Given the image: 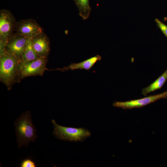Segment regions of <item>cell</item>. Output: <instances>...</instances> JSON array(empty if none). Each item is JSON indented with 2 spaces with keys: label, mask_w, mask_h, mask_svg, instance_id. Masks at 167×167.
Masks as SVG:
<instances>
[{
  "label": "cell",
  "mask_w": 167,
  "mask_h": 167,
  "mask_svg": "<svg viewBox=\"0 0 167 167\" xmlns=\"http://www.w3.org/2000/svg\"><path fill=\"white\" fill-rule=\"evenodd\" d=\"M21 70L20 62L14 56L6 54L0 56V81L8 90L21 81Z\"/></svg>",
  "instance_id": "6da1fadb"
},
{
  "label": "cell",
  "mask_w": 167,
  "mask_h": 167,
  "mask_svg": "<svg viewBox=\"0 0 167 167\" xmlns=\"http://www.w3.org/2000/svg\"><path fill=\"white\" fill-rule=\"evenodd\" d=\"M30 111L23 112L18 117L14 122L17 143L19 148L23 146L28 147L31 142H35L38 136L36 135V129L34 126Z\"/></svg>",
  "instance_id": "7a4b0ae2"
},
{
  "label": "cell",
  "mask_w": 167,
  "mask_h": 167,
  "mask_svg": "<svg viewBox=\"0 0 167 167\" xmlns=\"http://www.w3.org/2000/svg\"><path fill=\"white\" fill-rule=\"evenodd\" d=\"M51 122L54 127L53 135L59 139L71 142H81L91 135L90 132L84 128L65 127L58 124L54 119Z\"/></svg>",
  "instance_id": "3957f363"
},
{
  "label": "cell",
  "mask_w": 167,
  "mask_h": 167,
  "mask_svg": "<svg viewBox=\"0 0 167 167\" xmlns=\"http://www.w3.org/2000/svg\"><path fill=\"white\" fill-rule=\"evenodd\" d=\"M14 16L9 10L0 11V56L5 54L7 41L11 35L16 24Z\"/></svg>",
  "instance_id": "277c9868"
},
{
  "label": "cell",
  "mask_w": 167,
  "mask_h": 167,
  "mask_svg": "<svg viewBox=\"0 0 167 167\" xmlns=\"http://www.w3.org/2000/svg\"><path fill=\"white\" fill-rule=\"evenodd\" d=\"M27 39L17 33L12 34L6 43L5 53L15 57L20 62Z\"/></svg>",
  "instance_id": "5b68a950"
},
{
  "label": "cell",
  "mask_w": 167,
  "mask_h": 167,
  "mask_svg": "<svg viewBox=\"0 0 167 167\" xmlns=\"http://www.w3.org/2000/svg\"><path fill=\"white\" fill-rule=\"evenodd\" d=\"M14 29L16 33L27 39H32L43 32V28L34 19L21 20L16 23Z\"/></svg>",
  "instance_id": "8992f818"
},
{
  "label": "cell",
  "mask_w": 167,
  "mask_h": 167,
  "mask_svg": "<svg viewBox=\"0 0 167 167\" xmlns=\"http://www.w3.org/2000/svg\"><path fill=\"white\" fill-rule=\"evenodd\" d=\"M161 99H167V91L160 94L150 95L141 99L123 102L115 101L113 105L124 109L139 108Z\"/></svg>",
  "instance_id": "52a82bcc"
},
{
  "label": "cell",
  "mask_w": 167,
  "mask_h": 167,
  "mask_svg": "<svg viewBox=\"0 0 167 167\" xmlns=\"http://www.w3.org/2000/svg\"><path fill=\"white\" fill-rule=\"evenodd\" d=\"M48 59L38 58L26 63L21 64V80L28 77L42 76L47 70L46 66Z\"/></svg>",
  "instance_id": "ba28073f"
},
{
  "label": "cell",
  "mask_w": 167,
  "mask_h": 167,
  "mask_svg": "<svg viewBox=\"0 0 167 167\" xmlns=\"http://www.w3.org/2000/svg\"><path fill=\"white\" fill-rule=\"evenodd\" d=\"M34 49L38 57L41 58H47L50 51V41L43 32L31 39Z\"/></svg>",
  "instance_id": "9c48e42d"
},
{
  "label": "cell",
  "mask_w": 167,
  "mask_h": 167,
  "mask_svg": "<svg viewBox=\"0 0 167 167\" xmlns=\"http://www.w3.org/2000/svg\"><path fill=\"white\" fill-rule=\"evenodd\" d=\"M101 59V57L99 55H97L78 63H71L69 65L61 68H56L51 70L48 69L47 70L49 71L59 70L62 72L76 69H84L89 71L98 61H100Z\"/></svg>",
  "instance_id": "30bf717a"
},
{
  "label": "cell",
  "mask_w": 167,
  "mask_h": 167,
  "mask_svg": "<svg viewBox=\"0 0 167 167\" xmlns=\"http://www.w3.org/2000/svg\"><path fill=\"white\" fill-rule=\"evenodd\" d=\"M167 80V69L156 80L148 86L143 88L142 94L147 96L149 93L161 89Z\"/></svg>",
  "instance_id": "8fae6325"
},
{
  "label": "cell",
  "mask_w": 167,
  "mask_h": 167,
  "mask_svg": "<svg viewBox=\"0 0 167 167\" xmlns=\"http://www.w3.org/2000/svg\"><path fill=\"white\" fill-rule=\"evenodd\" d=\"M39 58L33 48L31 39H27L24 52L20 62L23 64Z\"/></svg>",
  "instance_id": "7c38bea8"
},
{
  "label": "cell",
  "mask_w": 167,
  "mask_h": 167,
  "mask_svg": "<svg viewBox=\"0 0 167 167\" xmlns=\"http://www.w3.org/2000/svg\"><path fill=\"white\" fill-rule=\"evenodd\" d=\"M79 11V15L84 20L88 19L91 11L89 0H74Z\"/></svg>",
  "instance_id": "4fadbf2b"
},
{
  "label": "cell",
  "mask_w": 167,
  "mask_h": 167,
  "mask_svg": "<svg viewBox=\"0 0 167 167\" xmlns=\"http://www.w3.org/2000/svg\"><path fill=\"white\" fill-rule=\"evenodd\" d=\"M20 167H36V165L35 162L30 158L23 160L20 164Z\"/></svg>",
  "instance_id": "5bb4252c"
},
{
  "label": "cell",
  "mask_w": 167,
  "mask_h": 167,
  "mask_svg": "<svg viewBox=\"0 0 167 167\" xmlns=\"http://www.w3.org/2000/svg\"><path fill=\"white\" fill-rule=\"evenodd\" d=\"M155 21L156 23L157 26L165 35L167 37V25L158 19H156Z\"/></svg>",
  "instance_id": "9a60e30c"
},
{
  "label": "cell",
  "mask_w": 167,
  "mask_h": 167,
  "mask_svg": "<svg viewBox=\"0 0 167 167\" xmlns=\"http://www.w3.org/2000/svg\"><path fill=\"white\" fill-rule=\"evenodd\" d=\"M164 21H166V20H167V17H164Z\"/></svg>",
  "instance_id": "2e32d148"
}]
</instances>
